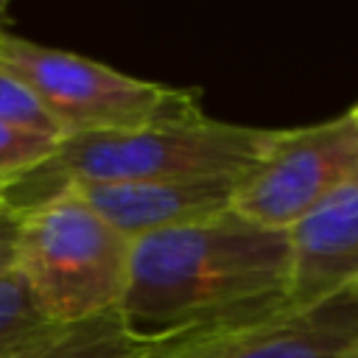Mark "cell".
Returning a JSON list of instances; mask_svg holds the SVG:
<instances>
[{
    "label": "cell",
    "mask_w": 358,
    "mask_h": 358,
    "mask_svg": "<svg viewBox=\"0 0 358 358\" xmlns=\"http://www.w3.org/2000/svg\"><path fill=\"white\" fill-rule=\"evenodd\" d=\"M288 274V232L229 210L131 241L120 316L143 336L224 324L285 305Z\"/></svg>",
    "instance_id": "cell-1"
},
{
    "label": "cell",
    "mask_w": 358,
    "mask_h": 358,
    "mask_svg": "<svg viewBox=\"0 0 358 358\" xmlns=\"http://www.w3.org/2000/svg\"><path fill=\"white\" fill-rule=\"evenodd\" d=\"M277 129L241 123L173 120L120 131H95L62 137L53 154L0 190V201L28 213L76 185L151 182V179H201L243 176L274 143Z\"/></svg>",
    "instance_id": "cell-2"
},
{
    "label": "cell",
    "mask_w": 358,
    "mask_h": 358,
    "mask_svg": "<svg viewBox=\"0 0 358 358\" xmlns=\"http://www.w3.org/2000/svg\"><path fill=\"white\" fill-rule=\"evenodd\" d=\"M131 241L73 193L22 213L14 271L50 324L120 313Z\"/></svg>",
    "instance_id": "cell-3"
},
{
    "label": "cell",
    "mask_w": 358,
    "mask_h": 358,
    "mask_svg": "<svg viewBox=\"0 0 358 358\" xmlns=\"http://www.w3.org/2000/svg\"><path fill=\"white\" fill-rule=\"evenodd\" d=\"M0 70L14 76L62 137L201 117V92L126 76L81 53L0 28Z\"/></svg>",
    "instance_id": "cell-4"
},
{
    "label": "cell",
    "mask_w": 358,
    "mask_h": 358,
    "mask_svg": "<svg viewBox=\"0 0 358 358\" xmlns=\"http://www.w3.org/2000/svg\"><path fill=\"white\" fill-rule=\"evenodd\" d=\"M352 182H358V120L341 112L322 123L277 129L266 157L238 179L232 210L255 224L288 229Z\"/></svg>",
    "instance_id": "cell-5"
},
{
    "label": "cell",
    "mask_w": 358,
    "mask_h": 358,
    "mask_svg": "<svg viewBox=\"0 0 358 358\" xmlns=\"http://www.w3.org/2000/svg\"><path fill=\"white\" fill-rule=\"evenodd\" d=\"M154 358H358V288L182 330Z\"/></svg>",
    "instance_id": "cell-6"
},
{
    "label": "cell",
    "mask_w": 358,
    "mask_h": 358,
    "mask_svg": "<svg viewBox=\"0 0 358 358\" xmlns=\"http://www.w3.org/2000/svg\"><path fill=\"white\" fill-rule=\"evenodd\" d=\"M238 179L241 176H201L76 185L64 193L78 196L117 232H123L129 241H137L229 213Z\"/></svg>",
    "instance_id": "cell-7"
},
{
    "label": "cell",
    "mask_w": 358,
    "mask_h": 358,
    "mask_svg": "<svg viewBox=\"0 0 358 358\" xmlns=\"http://www.w3.org/2000/svg\"><path fill=\"white\" fill-rule=\"evenodd\" d=\"M285 232L291 305L358 288V182L324 199Z\"/></svg>",
    "instance_id": "cell-8"
},
{
    "label": "cell",
    "mask_w": 358,
    "mask_h": 358,
    "mask_svg": "<svg viewBox=\"0 0 358 358\" xmlns=\"http://www.w3.org/2000/svg\"><path fill=\"white\" fill-rule=\"evenodd\" d=\"M176 333L143 336L126 324L120 313L53 324L34 338L8 347L0 358H154V352Z\"/></svg>",
    "instance_id": "cell-9"
},
{
    "label": "cell",
    "mask_w": 358,
    "mask_h": 358,
    "mask_svg": "<svg viewBox=\"0 0 358 358\" xmlns=\"http://www.w3.org/2000/svg\"><path fill=\"white\" fill-rule=\"evenodd\" d=\"M48 327L53 324L42 316L20 274H0V352L34 338Z\"/></svg>",
    "instance_id": "cell-10"
},
{
    "label": "cell",
    "mask_w": 358,
    "mask_h": 358,
    "mask_svg": "<svg viewBox=\"0 0 358 358\" xmlns=\"http://www.w3.org/2000/svg\"><path fill=\"white\" fill-rule=\"evenodd\" d=\"M62 137L0 123V190L42 165Z\"/></svg>",
    "instance_id": "cell-11"
},
{
    "label": "cell",
    "mask_w": 358,
    "mask_h": 358,
    "mask_svg": "<svg viewBox=\"0 0 358 358\" xmlns=\"http://www.w3.org/2000/svg\"><path fill=\"white\" fill-rule=\"evenodd\" d=\"M0 123L6 126H20L28 131L62 137L53 120L42 112V106L31 98V92L6 70H0Z\"/></svg>",
    "instance_id": "cell-12"
},
{
    "label": "cell",
    "mask_w": 358,
    "mask_h": 358,
    "mask_svg": "<svg viewBox=\"0 0 358 358\" xmlns=\"http://www.w3.org/2000/svg\"><path fill=\"white\" fill-rule=\"evenodd\" d=\"M20 221H22V213H17V210H11L0 201V274L14 271Z\"/></svg>",
    "instance_id": "cell-13"
},
{
    "label": "cell",
    "mask_w": 358,
    "mask_h": 358,
    "mask_svg": "<svg viewBox=\"0 0 358 358\" xmlns=\"http://www.w3.org/2000/svg\"><path fill=\"white\" fill-rule=\"evenodd\" d=\"M6 22H8V6L0 0V28H6Z\"/></svg>",
    "instance_id": "cell-14"
},
{
    "label": "cell",
    "mask_w": 358,
    "mask_h": 358,
    "mask_svg": "<svg viewBox=\"0 0 358 358\" xmlns=\"http://www.w3.org/2000/svg\"><path fill=\"white\" fill-rule=\"evenodd\" d=\"M347 112H350V115H352V117H355V120H358V101H355V103H352V106H350V109H347Z\"/></svg>",
    "instance_id": "cell-15"
}]
</instances>
